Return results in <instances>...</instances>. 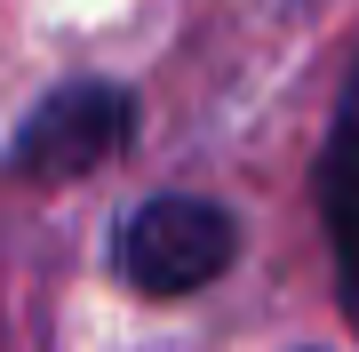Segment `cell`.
I'll list each match as a JSON object with an SVG mask.
<instances>
[{
  "label": "cell",
  "mask_w": 359,
  "mask_h": 352,
  "mask_svg": "<svg viewBox=\"0 0 359 352\" xmlns=\"http://www.w3.org/2000/svg\"><path fill=\"white\" fill-rule=\"evenodd\" d=\"M231 264V224L208 200H144L120 233V273L152 296H184V288H208Z\"/></svg>",
  "instance_id": "1"
},
{
  "label": "cell",
  "mask_w": 359,
  "mask_h": 352,
  "mask_svg": "<svg viewBox=\"0 0 359 352\" xmlns=\"http://www.w3.org/2000/svg\"><path fill=\"white\" fill-rule=\"evenodd\" d=\"M128 129H136V112H128L120 89H65V96H48V105L25 120V136H16V169H25V176L96 169Z\"/></svg>",
  "instance_id": "2"
},
{
  "label": "cell",
  "mask_w": 359,
  "mask_h": 352,
  "mask_svg": "<svg viewBox=\"0 0 359 352\" xmlns=\"http://www.w3.org/2000/svg\"><path fill=\"white\" fill-rule=\"evenodd\" d=\"M327 216H335V240H344V273L359 288V89H351L344 129L327 144Z\"/></svg>",
  "instance_id": "3"
}]
</instances>
